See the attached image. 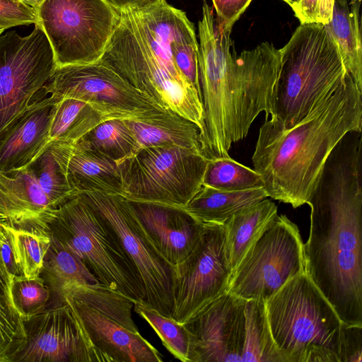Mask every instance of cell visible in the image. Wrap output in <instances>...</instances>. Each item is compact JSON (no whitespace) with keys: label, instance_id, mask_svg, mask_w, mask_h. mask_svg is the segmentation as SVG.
Listing matches in <instances>:
<instances>
[{"label":"cell","instance_id":"obj_33","mask_svg":"<svg viewBox=\"0 0 362 362\" xmlns=\"http://www.w3.org/2000/svg\"><path fill=\"white\" fill-rule=\"evenodd\" d=\"M134 310L149 324L164 346L175 358L188 362L189 335L184 324L164 316L141 303H135Z\"/></svg>","mask_w":362,"mask_h":362},{"label":"cell","instance_id":"obj_46","mask_svg":"<svg viewBox=\"0 0 362 362\" xmlns=\"http://www.w3.org/2000/svg\"><path fill=\"white\" fill-rule=\"evenodd\" d=\"M2 32H0V33H1Z\"/></svg>","mask_w":362,"mask_h":362},{"label":"cell","instance_id":"obj_12","mask_svg":"<svg viewBox=\"0 0 362 362\" xmlns=\"http://www.w3.org/2000/svg\"><path fill=\"white\" fill-rule=\"evenodd\" d=\"M44 90L56 101L74 98L87 102L107 119H153L172 112L100 61L57 67Z\"/></svg>","mask_w":362,"mask_h":362},{"label":"cell","instance_id":"obj_5","mask_svg":"<svg viewBox=\"0 0 362 362\" xmlns=\"http://www.w3.org/2000/svg\"><path fill=\"white\" fill-rule=\"evenodd\" d=\"M280 52L269 120L288 129L330 96L347 72L336 42L321 23L300 24Z\"/></svg>","mask_w":362,"mask_h":362},{"label":"cell","instance_id":"obj_34","mask_svg":"<svg viewBox=\"0 0 362 362\" xmlns=\"http://www.w3.org/2000/svg\"><path fill=\"white\" fill-rule=\"evenodd\" d=\"M30 167L41 190L57 208L77 194L69 185L49 146Z\"/></svg>","mask_w":362,"mask_h":362},{"label":"cell","instance_id":"obj_41","mask_svg":"<svg viewBox=\"0 0 362 362\" xmlns=\"http://www.w3.org/2000/svg\"><path fill=\"white\" fill-rule=\"evenodd\" d=\"M335 0H317L315 23L327 25L332 20Z\"/></svg>","mask_w":362,"mask_h":362},{"label":"cell","instance_id":"obj_17","mask_svg":"<svg viewBox=\"0 0 362 362\" xmlns=\"http://www.w3.org/2000/svg\"><path fill=\"white\" fill-rule=\"evenodd\" d=\"M98 354V362H160L162 355L139 332H134L95 310L64 296Z\"/></svg>","mask_w":362,"mask_h":362},{"label":"cell","instance_id":"obj_16","mask_svg":"<svg viewBox=\"0 0 362 362\" xmlns=\"http://www.w3.org/2000/svg\"><path fill=\"white\" fill-rule=\"evenodd\" d=\"M27 342L14 362H98L71 307L59 304L24 321Z\"/></svg>","mask_w":362,"mask_h":362},{"label":"cell","instance_id":"obj_23","mask_svg":"<svg viewBox=\"0 0 362 362\" xmlns=\"http://www.w3.org/2000/svg\"><path fill=\"white\" fill-rule=\"evenodd\" d=\"M125 122L136 141L138 150L160 145L201 149L200 129L173 112L153 119H125Z\"/></svg>","mask_w":362,"mask_h":362},{"label":"cell","instance_id":"obj_2","mask_svg":"<svg viewBox=\"0 0 362 362\" xmlns=\"http://www.w3.org/2000/svg\"><path fill=\"white\" fill-rule=\"evenodd\" d=\"M198 66L204 127L201 150L209 159L229 157L233 143L247 135L262 112L271 113L280 49L264 42L237 55L230 47L231 30L220 28L214 10L203 0L198 24Z\"/></svg>","mask_w":362,"mask_h":362},{"label":"cell","instance_id":"obj_4","mask_svg":"<svg viewBox=\"0 0 362 362\" xmlns=\"http://www.w3.org/2000/svg\"><path fill=\"white\" fill-rule=\"evenodd\" d=\"M100 61L164 109L196 124L202 134L201 96L134 11L119 14Z\"/></svg>","mask_w":362,"mask_h":362},{"label":"cell","instance_id":"obj_29","mask_svg":"<svg viewBox=\"0 0 362 362\" xmlns=\"http://www.w3.org/2000/svg\"><path fill=\"white\" fill-rule=\"evenodd\" d=\"M64 296L73 298L134 332H139L132 315L134 302L100 284L71 285L63 291L61 302Z\"/></svg>","mask_w":362,"mask_h":362},{"label":"cell","instance_id":"obj_15","mask_svg":"<svg viewBox=\"0 0 362 362\" xmlns=\"http://www.w3.org/2000/svg\"><path fill=\"white\" fill-rule=\"evenodd\" d=\"M174 269L172 318L185 324L228 291L232 270L226 248L223 225L204 223L194 248Z\"/></svg>","mask_w":362,"mask_h":362},{"label":"cell","instance_id":"obj_25","mask_svg":"<svg viewBox=\"0 0 362 362\" xmlns=\"http://www.w3.org/2000/svg\"><path fill=\"white\" fill-rule=\"evenodd\" d=\"M267 197L264 188L224 191L202 185L182 208L202 223L223 225L240 210Z\"/></svg>","mask_w":362,"mask_h":362},{"label":"cell","instance_id":"obj_6","mask_svg":"<svg viewBox=\"0 0 362 362\" xmlns=\"http://www.w3.org/2000/svg\"><path fill=\"white\" fill-rule=\"evenodd\" d=\"M264 303L269 331L284 362H342L344 323L305 272Z\"/></svg>","mask_w":362,"mask_h":362},{"label":"cell","instance_id":"obj_43","mask_svg":"<svg viewBox=\"0 0 362 362\" xmlns=\"http://www.w3.org/2000/svg\"><path fill=\"white\" fill-rule=\"evenodd\" d=\"M6 236V229L0 224V245L2 243Z\"/></svg>","mask_w":362,"mask_h":362},{"label":"cell","instance_id":"obj_32","mask_svg":"<svg viewBox=\"0 0 362 362\" xmlns=\"http://www.w3.org/2000/svg\"><path fill=\"white\" fill-rule=\"evenodd\" d=\"M13 260L20 274L25 278L40 277L50 235L6 228Z\"/></svg>","mask_w":362,"mask_h":362},{"label":"cell","instance_id":"obj_37","mask_svg":"<svg viewBox=\"0 0 362 362\" xmlns=\"http://www.w3.org/2000/svg\"><path fill=\"white\" fill-rule=\"evenodd\" d=\"M216 21L223 30H232L235 23L248 7L252 0H211Z\"/></svg>","mask_w":362,"mask_h":362},{"label":"cell","instance_id":"obj_3","mask_svg":"<svg viewBox=\"0 0 362 362\" xmlns=\"http://www.w3.org/2000/svg\"><path fill=\"white\" fill-rule=\"evenodd\" d=\"M352 131L362 132V91L348 73L295 126L283 129L265 119L252 161L268 197L294 209L307 204L329 155Z\"/></svg>","mask_w":362,"mask_h":362},{"label":"cell","instance_id":"obj_45","mask_svg":"<svg viewBox=\"0 0 362 362\" xmlns=\"http://www.w3.org/2000/svg\"><path fill=\"white\" fill-rule=\"evenodd\" d=\"M337 1H338L339 3L340 4H345V3H348L347 2V0H335Z\"/></svg>","mask_w":362,"mask_h":362},{"label":"cell","instance_id":"obj_30","mask_svg":"<svg viewBox=\"0 0 362 362\" xmlns=\"http://www.w3.org/2000/svg\"><path fill=\"white\" fill-rule=\"evenodd\" d=\"M80 140L90 148L115 161L117 165L138 151L136 141L125 119L105 120Z\"/></svg>","mask_w":362,"mask_h":362},{"label":"cell","instance_id":"obj_36","mask_svg":"<svg viewBox=\"0 0 362 362\" xmlns=\"http://www.w3.org/2000/svg\"><path fill=\"white\" fill-rule=\"evenodd\" d=\"M36 10L18 0H0V32L18 26L38 23Z\"/></svg>","mask_w":362,"mask_h":362},{"label":"cell","instance_id":"obj_31","mask_svg":"<svg viewBox=\"0 0 362 362\" xmlns=\"http://www.w3.org/2000/svg\"><path fill=\"white\" fill-rule=\"evenodd\" d=\"M202 185L224 191L264 188L259 173L230 156L209 159Z\"/></svg>","mask_w":362,"mask_h":362},{"label":"cell","instance_id":"obj_42","mask_svg":"<svg viewBox=\"0 0 362 362\" xmlns=\"http://www.w3.org/2000/svg\"><path fill=\"white\" fill-rule=\"evenodd\" d=\"M18 1L30 7L34 8L37 11V10L39 8L40 5L42 4V2L45 0H18Z\"/></svg>","mask_w":362,"mask_h":362},{"label":"cell","instance_id":"obj_44","mask_svg":"<svg viewBox=\"0 0 362 362\" xmlns=\"http://www.w3.org/2000/svg\"><path fill=\"white\" fill-rule=\"evenodd\" d=\"M285 1L288 6L291 7V8L293 10L297 4H298L299 0H282Z\"/></svg>","mask_w":362,"mask_h":362},{"label":"cell","instance_id":"obj_22","mask_svg":"<svg viewBox=\"0 0 362 362\" xmlns=\"http://www.w3.org/2000/svg\"><path fill=\"white\" fill-rule=\"evenodd\" d=\"M276 205L264 199L240 210L223 224L232 273L245 253L278 216Z\"/></svg>","mask_w":362,"mask_h":362},{"label":"cell","instance_id":"obj_28","mask_svg":"<svg viewBox=\"0 0 362 362\" xmlns=\"http://www.w3.org/2000/svg\"><path fill=\"white\" fill-rule=\"evenodd\" d=\"M13 276L0 254V362H14L27 342L24 321L13 300Z\"/></svg>","mask_w":362,"mask_h":362},{"label":"cell","instance_id":"obj_35","mask_svg":"<svg viewBox=\"0 0 362 362\" xmlns=\"http://www.w3.org/2000/svg\"><path fill=\"white\" fill-rule=\"evenodd\" d=\"M13 300L23 321L45 310L50 290L42 277L28 279L13 276L11 286Z\"/></svg>","mask_w":362,"mask_h":362},{"label":"cell","instance_id":"obj_10","mask_svg":"<svg viewBox=\"0 0 362 362\" xmlns=\"http://www.w3.org/2000/svg\"><path fill=\"white\" fill-rule=\"evenodd\" d=\"M37 13L57 67L100 61L119 20L105 0H45Z\"/></svg>","mask_w":362,"mask_h":362},{"label":"cell","instance_id":"obj_19","mask_svg":"<svg viewBox=\"0 0 362 362\" xmlns=\"http://www.w3.org/2000/svg\"><path fill=\"white\" fill-rule=\"evenodd\" d=\"M57 208L41 190L32 168L0 170V224L49 235Z\"/></svg>","mask_w":362,"mask_h":362},{"label":"cell","instance_id":"obj_1","mask_svg":"<svg viewBox=\"0 0 362 362\" xmlns=\"http://www.w3.org/2000/svg\"><path fill=\"white\" fill-rule=\"evenodd\" d=\"M307 204L305 272L344 323L362 326V132L335 146Z\"/></svg>","mask_w":362,"mask_h":362},{"label":"cell","instance_id":"obj_18","mask_svg":"<svg viewBox=\"0 0 362 362\" xmlns=\"http://www.w3.org/2000/svg\"><path fill=\"white\" fill-rule=\"evenodd\" d=\"M144 232L156 250L175 267L191 253L204 228L182 207L128 200Z\"/></svg>","mask_w":362,"mask_h":362},{"label":"cell","instance_id":"obj_13","mask_svg":"<svg viewBox=\"0 0 362 362\" xmlns=\"http://www.w3.org/2000/svg\"><path fill=\"white\" fill-rule=\"evenodd\" d=\"M57 68L39 23L27 35L0 33V135L47 84Z\"/></svg>","mask_w":362,"mask_h":362},{"label":"cell","instance_id":"obj_26","mask_svg":"<svg viewBox=\"0 0 362 362\" xmlns=\"http://www.w3.org/2000/svg\"><path fill=\"white\" fill-rule=\"evenodd\" d=\"M50 243L44 257L40 276L50 292L61 303V296L69 286L94 285L100 284L85 264L57 239L50 235Z\"/></svg>","mask_w":362,"mask_h":362},{"label":"cell","instance_id":"obj_11","mask_svg":"<svg viewBox=\"0 0 362 362\" xmlns=\"http://www.w3.org/2000/svg\"><path fill=\"white\" fill-rule=\"evenodd\" d=\"M304 272V243L298 228L285 215L277 216L232 273L228 291L247 300L265 301Z\"/></svg>","mask_w":362,"mask_h":362},{"label":"cell","instance_id":"obj_7","mask_svg":"<svg viewBox=\"0 0 362 362\" xmlns=\"http://www.w3.org/2000/svg\"><path fill=\"white\" fill-rule=\"evenodd\" d=\"M50 235L75 255L98 282L143 303V293L132 266L113 234L81 194L57 209Z\"/></svg>","mask_w":362,"mask_h":362},{"label":"cell","instance_id":"obj_8","mask_svg":"<svg viewBox=\"0 0 362 362\" xmlns=\"http://www.w3.org/2000/svg\"><path fill=\"white\" fill-rule=\"evenodd\" d=\"M208 160L199 148L176 145L141 148L118 165L123 197L182 207L202 187Z\"/></svg>","mask_w":362,"mask_h":362},{"label":"cell","instance_id":"obj_40","mask_svg":"<svg viewBox=\"0 0 362 362\" xmlns=\"http://www.w3.org/2000/svg\"><path fill=\"white\" fill-rule=\"evenodd\" d=\"M119 14L141 9L159 0H105Z\"/></svg>","mask_w":362,"mask_h":362},{"label":"cell","instance_id":"obj_27","mask_svg":"<svg viewBox=\"0 0 362 362\" xmlns=\"http://www.w3.org/2000/svg\"><path fill=\"white\" fill-rule=\"evenodd\" d=\"M105 120L88 103L63 98L54 106L49 127L50 142H76Z\"/></svg>","mask_w":362,"mask_h":362},{"label":"cell","instance_id":"obj_39","mask_svg":"<svg viewBox=\"0 0 362 362\" xmlns=\"http://www.w3.org/2000/svg\"><path fill=\"white\" fill-rule=\"evenodd\" d=\"M317 0H299L293 10L300 24L315 23Z\"/></svg>","mask_w":362,"mask_h":362},{"label":"cell","instance_id":"obj_9","mask_svg":"<svg viewBox=\"0 0 362 362\" xmlns=\"http://www.w3.org/2000/svg\"><path fill=\"white\" fill-rule=\"evenodd\" d=\"M107 226L129 262L143 293V304L172 317L175 269L156 250L124 197L79 193Z\"/></svg>","mask_w":362,"mask_h":362},{"label":"cell","instance_id":"obj_24","mask_svg":"<svg viewBox=\"0 0 362 362\" xmlns=\"http://www.w3.org/2000/svg\"><path fill=\"white\" fill-rule=\"evenodd\" d=\"M362 0H351L348 3L334 1L332 18L325 25L336 42L346 72L362 91Z\"/></svg>","mask_w":362,"mask_h":362},{"label":"cell","instance_id":"obj_20","mask_svg":"<svg viewBox=\"0 0 362 362\" xmlns=\"http://www.w3.org/2000/svg\"><path fill=\"white\" fill-rule=\"evenodd\" d=\"M57 101L43 90L0 135V170L30 167L50 144L49 127Z\"/></svg>","mask_w":362,"mask_h":362},{"label":"cell","instance_id":"obj_14","mask_svg":"<svg viewBox=\"0 0 362 362\" xmlns=\"http://www.w3.org/2000/svg\"><path fill=\"white\" fill-rule=\"evenodd\" d=\"M254 300L228 291L184 324L189 335L188 362L253 361Z\"/></svg>","mask_w":362,"mask_h":362},{"label":"cell","instance_id":"obj_21","mask_svg":"<svg viewBox=\"0 0 362 362\" xmlns=\"http://www.w3.org/2000/svg\"><path fill=\"white\" fill-rule=\"evenodd\" d=\"M51 151L76 194L94 191L124 196L117 164L78 140L50 143Z\"/></svg>","mask_w":362,"mask_h":362},{"label":"cell","instance_id":"obj_38","mask_svg":"<svg viewBox=\"0 0 362 362\" xmlns=\"http://www.w3.org/2000/svg\"><path fill=\"white\" fill-rule=\"evenodd\" d=\"M362 361V326L344 325L342 362Z\"/></svg>","mask_w":362,"mask_h":362}]
</instances>
